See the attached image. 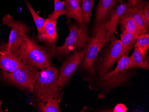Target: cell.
Segmentation results:
<instances>
[{
    "mask_svg": "<svg viewBox=\"0 0 149 112\" xmlns=\"http://www.w3.org/2000/svg\"><path fill=\"white\" fill-rule=\"evenodd\" d=\"M22 43L24 49L23 61L39 71L45 69L52 64L56 48L54 44L41 46L28 34L23 37Z\"/></svg>",
    "mask_w": 149,
    "mask_h": 112,
    "instance_id": "cell-1",
    "label": "cell"
},
{
    "mask_svg": "<svg viewBox=\"0 0 149 112\" xmlns=\"http://www.w3.org/2000/svg\"><path fill=\"white\" fill-rule=\"evenodd\" d=\"M39 72V70L22 61L19 66L12 72L2 71L0 74V78L24 92L33 93Z\"/></svg>",
    "mask_w": 149,
    "mask_h": 112,
    "instance_id": "cell-2",
    "label": "cell"
},
{
    "mask_svg": "<svg viewBox=\"0 0 149 112\" xmlns=\"http://www.w3.org/2000/svg\"><path fill=\"white\" fill-rule=\"evenodd\" d=\"M58 70L52 64L40 72L33 93L36 101L47 97L56 98L60 101L62 93V88L58 84Z\"/></svg>",
    "mask_w": 149,
    "mask_h": 112,
    "instance_id": "cell-3",
    "label": "cell"
},
{
    "mask_svg": "<svg viewBox=\"0 0 149 112\" xmlns=\"http://www.w3.org/2000/svg\"><path fill=\"white\" fill-rule=\"evenodd\" d=\"M70 33L64 44L56 47L55 56L58 59L67 57L75 51H80L88 47L90 37L86 24H74L69 26Z\"/></svg>",
    "mask_w": 149,
    "mask_h": 112,
    "instance_id": "cell-4",
    "label": "cell"
},
{
    "mask_svg": "<svg viewBox=\"0 0 149 112\" xmlns=\"http://www.w3.org/2000/svg\"><path fill=\"white\" fill-rule=\"evenodd\" d=\"M111 38L105 27V22L96 25L90 37L84 61L81 65L84 69L90 74H95L94 63L100 49Z\"/></svg>",
    "mask_w": 149,
    "mask_h": 112,
    "instance_id": "cell-5",
    "label": "cell"
},
{
    "mask_svg": "<svg viewBox=\"0 0 149 112\" xmlns=\"http://www.w3.org/2000/svg\"><path fill=\"white\" fill-rule=\"evenodd\" d=\"M22 40V38L9 48L8 43H0V69L2 71L12 72L22 62L24 56Z\"/></svg>",
    "mask_w": 149,
    "mask_h": 112,
    "instance_id": "cell-6",
    "label": "cell"
},
{
    "mask_svg": "<svg viewBox=\"0 0 149 112\" xmlns=\"http://www.w3.org/2000/svg\"><path fill=\"white\" fill-rule=\"evenodd\" d=\"M86 51L87 47L77 51L67 58L58 72V84L59 87H63L70 80L79 65L85 57Z\"/></svg>",
    "mask_w": 149,
    "mask_h": 112,
    "instance_id": "cell-7",
    "label": "cell"
},
{
    "mask_svg": "<svg viewBox=\"0 0 149 112\" xmlns=\"http://www.w3.org/2000/svg\"><path fill=\"white\" fill-rule=\"evenodd\" d=\"M111 42L104 56L101 58L97 67L100 77L104 76L111 69L113 64L121 57L122 44L119 39L113 37Z\"/></svg>",
    "mask_w": 149,
    "mask_h": 112,
    "instance_id": "cell-8",
    "label": "cell"
},
{
    "mask_svg": "<svg viewBox=\"0 0 149 112\" xmlns=\"http://www.w3.org/2000/svg\"><path fill=\"white\" fill-rule=\"evenodd\" d=\"M2 23L11 28L8 42V48L13 44L20 40L27 33L29 34L31 29L22 22L15 20L9 14L3 17Z\"/></svg>",
    "mask_w": 149,
    "mask_h": 112,
    "instance_id": "cell-9",
    "label": "cell"
},
{
    "mask_svg": "<svg viewBox=\"0 0 149 112\" xmlns=\"http://www.w3.org/2000/svg\"><path fill=\"white\" fill-rule=\"evenodd\" d=\"M128 70H125L118 75L106 80H98V86L104 90H110L123 86L132 77V74Z\"/></svg>",
    "mask_w": 149,
    "mask_h": 112,
    "instance_id": "cell-10",
    "label": "cell"
},
{
    "mask_svg": "<svg viewBox=\"0 0 149 112\" xmlns=\"http://www.w3.org/2000/svg\"><path fill=\"white\" fill-rule=\"evenodd\" d=\"M128 8L127 3H121L115 10H112L110 13L109 20L105 22V27L108 31V34L110 36H112L116 31V28L120 17L124 14Z\"/></svg>",
    "mask_w": 149,
    "mask_h": 112,
    "instance_id": "cell-11",
    "label": "cell"
},
{
    "mask_svg": "<svg viewBox=\"0 0 149 112\" xmlns=\"http://www.w3.org/2000/svg\"><path fill=\"white\" fill-rule=\"evenodd\" d=\"M57 21L46 19L42 30L40 42L43 41L47 44H54L57 38Z\"/></svg>",
    "mask_w": 149,
    "mask_h": 112,
    "instance_id": "cell-12",
    "label": "cell"
},
{
    "mask_svg": "<svg viewBox=\"0 0 149 112\" xmlns=\"http://www.w3.org/2000/svg\"><path fill=\"white\" fill-rule=\"evenodd\" d=\"M125 12L130 16L139 31L140 35L147 33L149 26V22L146 21L140 10L137 7H129Z\"/></svg>",
    "mask_w": 149,
    "mask_h": 112,
    "instance_id": "cell-13",
    "label": "cell"
},
{
    "mask_svg": "<svg viewBox=\"0 0 149 112\" xmlns=\"http://www.w3.org/2000/svg\"><path fill=\"white\" fill-rule=\"evenodd\" d=\"M118 1L120 0H100L96 9L95 18L97 24L104 22L106 17L110 14Z\"/></svg>",
    "mask_w": 149,
    "mask_h": 112,
    "instance_id": "cell-14",
    "label": "cell"
},
{
    "mask_svg": "<svg viewBox=\"0 0 149 112\" xmlns=\"http://www.w3.org/2000/svg\"><path fill=\"white\" fill-rule=\"evenodd\" d=\"M94 0H83L76 20L80 24H87L91 21V13L94 7Z\"/></svg>",
    "mask_w": 149,
    "mask_h": 112,
    "instance_id": "cell-15",
    "label": "cell"
},
{
    "mask_svg": "<svg viewBox=\"0 0 149 112\" xmlns=\"http://www.w3.org/2000/svg\"><path fill=\"white\" fill-rule=\"evenodd\" d=\"M58 99L52 97L43 98L37 101V108L38 112H60Z\"/></svg>",
    "mask_w": 149,
    "mask_h": 112,
    "instance_id": "cell-16",
    "label": "cell"
},
{
    "mask_svg": "<svg viewBox=\"0 0 149 112\" xmlns=\"http://www.w3.org/2000/svg\"><path fill=\"white\" fill-rule=\"evenodd\" d=\"M130 62L126 70L133 67H139L143 69H149V58L144 57L140 51L135 47L133 54L130 57Z\"/></svg>",
    "mask_w": 149,
    "mask_h": 112,
    "instance_id": "cell-17",
    "label": "cell"
},
{
    "mask_svg": "<svg viewBox=\"0 0 149 112\" xmlns=\"http://www.w3.org/2000/svg\"><path fill=\"white\" fill-rule=\"evenodd\" d=\"M119 23L121 26L122 31H126L127 32L135 35L137 37L140 35L139 31L137 27V25L135 23L132 17L126 13L120 17Z\"/></svg>",
    "mask_w": 149,
    "mask_h": 112,
    "instance_id": "cell-18",
    "label": "cell"
},
{
    "mask_svg": "<svg viewBox=\"0 0 149 112\" xmlns=\"http://www.w3.org/2000/svg\"><path fill=\"white\" fill-rule=\"evenodd\" d=\"M130 62V57L128 56L126 54L123 55L119 60L116 68L113 71L108 72L104 76L100 77L98 80H106L107 79L118 75L125 70H126Z\"/></svg>",
    "mask_w": 149,
    "mask_h": 112,
    "instance_id": "cell-19",
    "label": "cell"
},
{
    "mask_svg": "<svg viewBox=\"0 0 149 112\" xmlns=\"http://www.w3.org/2000/svg\"><path fill=\"white\" fill-rule=\"evenodd\" d=\"M120 41L122 44V51L121 57L123 55L126 54L129 51L133 44L136 42L138 37L133 34L123 31L120 35Z\"/></svg>",
    "mask_w": 149,
    "mask_h": 112,
    "instance_id": "cell-20",
    "label": "cell"
},
{
    "mask_svg": "<svg viewBox=\"0 0 149 112\" xmlns=\"http://www.w3.org/2000/svg\"><path fill=\"white\" fill-rule=\"evenodd\" d=\"M64 1L65 15L69 22L71 17L76 19L80 8V4L77 0H65Z\"/></svg>",
    "mask_w": 149,
    "mask_h": 112,
    "instance_id": "cell-21",
    "label": "cell"
},
{
    "mask_svg": "<svg viewBox=\"0 0 149 112\" xmlns=\"http://www.w3.org/2000/svg\"><path fill=\"white\" fill-rule=\"evenodd\" d=\"M25 2L27 6L28 10H29L32 16L33 21L36 26L38 33L37 36L38 39V41L40 42L42 35V30H43V27L44 26L45 21H46V19H44V18L39 16L34 10L30 3L27 0H25Z\"/></svg>",
    "mask_w": 149,
    "mask_h": 112,
    "instance_id": "cell-22",
    "label": "cell"
},
{
    "mask_svg": "<svg viewBox=\"0 0 149 112\" xmlns=\"http://www.w3.org/2000/svg\"><path fill=\"white\" fill-rule=\"evenodd\" d=\"M135 47L140 51L144 57L146 58V53L149 49V34L145 33L140 35L136 39Z\"/></svg>",
    "mask_w": 149,
    "mask_h": 112,
    "instance_id": "cell-23",
    "label": "cell"
},
{
    "mask_svg": "<svg viewBox=\"0 0 149 112\" xmlns=\"http://www.w3.org/2000/svg\"><path fill=\"white\" fill-rule=\"evenodd\" d=\"M54 1V10L51 15L48 16V18L52 20H56L60 16L65 15V1L59 0Z\"/></svg>",
    "mask_w": 149,
    "mask_h": 112,
    "instance_id": "cell-24",
    "label": "cell"
},
{
    "mask_svg": "<svg viewBox=\"0 0 149 112\" xmlns=\"http://www.w3.org/2000/svg\"><path fill=\"white\" fill-rule=\"evenodd\" d=\"M128 5L129 7H137L140 9L145 3L143 2V0H128Z\"/></svg>",
    "mask_w": 149,
    "mask_h": 112,
    "instance_id": "cell-25",
    "label": "cell"
},
{
    "mask_svg": "<svg viewBox=\"0 0 149 112\" xmlns=\"http://www.w3.org/2000/svg\"><path fill=\"white\" fill-rule=\"evenodd\" d=\"M143 13L146 21L149 22V2L145 3L143 7L139 9Z\"/></svg>",
    "mask_w": 149,
    "mask_h": 112,
    "instance_id": "cell-26",
    "label": "cell"
},
{
    "mask_svg": "<svg viewBox=\"0 0 149 112\" xmlns=\"http://www.w3.org/2000/svg\"><path fill=\"white\" fill-rule=\"evenodd\" d=\"M127 109L125 105L123 104H117L113 110L114 112H126Z\"/></svg>",
    "mask_w": 149,
    "mask_h": 112,
    "instance_id": "cell-27",
    "label": "cell"
},
{
    "mask_svg": "<svg viewBox=\"0 0 149 112\" xmlns=\"http://www.w3.org/2000/svg\"><path fill=\"white\" fill-rule=\"evenodd\" d=\"M79 2V4L81 5L82 4V2L83 0H77Z\"/></svg>",
    "mask_w": 149,
    "mask_h": 112,
    "instance_id": "cell-28",
    "label": "cell"
},
{
    "mask_svg": "<svg viewBox=\"0 0 149 112\" xmlns=\"http://www.w3.org/2000/svg\"><path fill=\"white\" fill-rule=\"evenodd\" d=\"M1 109H0V112H1Z\"/></svg>",
    "mask_w": 149,
    "mask_h": 112,
    "instance_id": "cell-29",
    "label": "cell"
},
{
    "mask_svg": "<svg viewBox=\"0 0 149 112\" xmlns=\"http://www.w3.org/2000/svg\"></svg>",
    "mask_w": 149,
    "mask_h": 112,
    "instance_id": "cell-30",
    "label": "cell"
}]
</instances>
